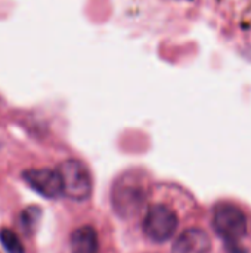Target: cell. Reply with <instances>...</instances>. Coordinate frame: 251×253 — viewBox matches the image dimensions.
Segmentation results:
<instances>
[{"mask_svg":"<svg viewBox=\"0 0 251 253\" xmlns=\"http://www.w3.org/2000/svg\"><path fill=\"white\" fill-rule=\"evenodd\" d=\"M62 182V194L71 200H86L92 194V175L89 169L78 160H65L58 166Z\"/></svg>","mask_w":251,"mask_h":253,"instance_id":"cell-2","label":"cell"},{"mask_svg":"<svg viewBox=\"0 0 251 253\" xmlns=\"http://www.w3.org/2000/svg\"><path fill=\"white\" fill-rule=\"evenodd\" d=\"M72 253H98V234L92 227H81L71 234Z\"/></svg>","mask_w":251,"mask_h":253,"instance_id":"cell-7","label":"cell"},{"mask_svg":"<svg viewBox=\"0 0 251 253\" xmlns=\"http://www.w3.org/2000/svg\"><path fill=\"white\" fill-rule=\"evenodd\" d=\"M213 227L228 242H237L247 233V221L241 209L234 205H220L213 215Z\"/></svg>","mask_w":251,"mask_h":253,"instance_id":"cell-4","label":"cell"},{"mask_svg":"<svg viewBox=\"0 0 251 253\" xmlns=\"http://www.w3.org/2000/svg\"><path fill=\"white\" fill-rule=\"evenodd\" d=\"M25 184L46 199L62 196V182L58 170L52 169H28L22 173Z\"/></svg>","mask_w":251,"mask_h":253,"instance_id":"cell-5","label":"cell"},{"mask_svg":"<svg viewBox=\"0 0 251 253\" xmlns=\"http://www.w3.org/2000/svg\"><path fill=\"white\" fill-rule=\"evenodd\" d=\"M146 202V187L136 170L123 173L112 185L111 203L123 219L135 218Z\"/></svg>","mask_w":251,"mask_h":253,"instance_id":"cell-1","label":"cell"},{"mask_svg":"<svg viewBox=\"0 0 251 253\" xmlns=\"http://www.w3.org/2000/svg\"><path fill=\"white\" fill-rule=\"evenodd\" d=\"M212 248L210 237L200 228L183 231L173 243L172 253H209Z\"/></svg>","mask_w":251,"mask_h":253,"instance_id":"cell-6","label":"cell"},{"mask_svg":"<svg viewBox=\"0 0 251 253\" xmlns=\"http://www.w3.org/2000/svg\"><path fill=\"white\" fill-rule=\"evenodd\" d=\"M178 216L170 208L164 205H155L151 206L145 215L143 233L152 242L164 243L173 237L175 231L178 230Z\"/></svg>","mask_w":251,"mask_h":253,"instance_id":"cell-3","label":"cell"},{"mask_svg":"<svg viewBox=\"0 0 251 253\" xmlns=\"http://www.w3.org/2000/svg\"><path fill=\"white\" fill-rule=\"evenodd\" d=\"M226 15L240 27L251 30V0H222Z\"/></svg>","mask_w":251,"mask_h":253,"instance_id":"cell-8","label":"cell"},{"mask_svg":"<svg viewBox=\"0 0 251 253\" xmlns=\"http://www.w3.org/2000/svg\"><path fill=\"white\" fill-rule=\"evenodd\" d=\"M41 218V211L36 206H30L25 211H22L21 213V225L24 228V231L27 233H33L37 228V224Z\"/></svg>","mask_w":251,"mask_h":253,"instance_id":"cell-10","label":"cell"},{"mask_svg":"<svg viewBox=\"0 0 251 253\" xmlns=\"http://www.w3.org/2000/svg\"><path fill=\"white\" fill-rule=\"evenodd\" d=\"M0 243L3 245L7 253H25L19 237L16 236V233H13L9 228H3L0 231Z\"/></svg>","mask_w":251,"mask_h":253,"instance_id":"cell-9","label":"cell"}]
</instances>
